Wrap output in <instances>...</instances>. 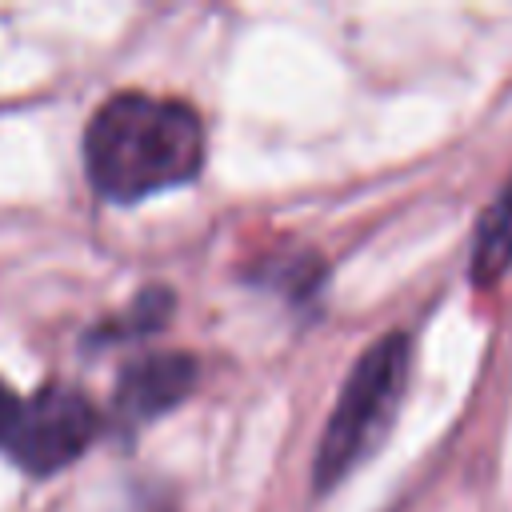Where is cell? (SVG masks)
Returning <instances> with one entry per match:
<instances>
[{
	"mask_svg": "<svg viewBox=\"0 0 512 512\" xmlns=\"http://www.w3.org/2000/svg\"><path fill=\"white\" fill-rule=\"evenodd\" d=\"M204 128L180 100L124 92L112 96L84 132L88 180L108 200H140L200 172Z\"/></svg>",
	"mask_w": 512,
	"mask_h": 512,
	"instance_id": "1",
	"label": "cell"
},
{
	"mask_svg": "<svg viewBox=\"0 0 512 512\" xmlns=\"http://www.w3.org/2000/svg\"><path fill=\"white\" fill-rule=\"evenodd\" d=\"M408 336L392 332L380 344H372L360 364L352 368L332 420L324 428L320 452H316V488H332L340 484L372 448L376 440L388 432L392 412L404 396V380H408Z\"/></svg>",
	"mask_w": 512,
	"mask_h": 512,
	"instance_id": "2",
	"label": "cell"
},
{
	"mask_svg": "<svg viewBox=\"0 0 512 512\" xmlns=\"http://www.w3.org/2000/svg\"><path fill=\"white\" fill-rule=\"evenodd\" d=\"M96 428H100L96 408L80 392L44 388L40 396H32L20 408V420L8 436V448L20 460V468L44 476V472L72 464L92 444Z\"/></svg>",
	"mask_w": 512,
	"mask_h": 512,
	"instance_id": "3",
	"label": "cell"
},
{
	"mask_svg": "<svg viewBox=\"0 0 512 512\" xmlns=\"http://www.w3.org/2000/svg\"><path fill=\"white\" fill-rule=\"evenodd\" d=\"M196 384V360L184 352H160V356H140L136 364L124 368L120 388H116V408L128 420H152L176 400H184Z\"/></svg>",
	"mask_w": 512,
	"mask_h": 512,
	"instance_id": "4",
	"label": "cell"
},
{
	"mask_svg": "<svg viewBox=\"0 0 512 512\" xmlns=\"http://www.w3.org/2000/svg\"><path fill=\"white\" fill-rule=\"evenodd\" d=\"M512 268V180L480 216L476 244H472V280L484 288Z\"/></svg>",
	"mask_w": 512,
	"mask_h": 512,
	"instance_id": "5",
	"label": "cell"
},
{
	"mask_svg": "<svg viewBox=\"0 0 512 512\" xmlns=\"http://www.w3.org/2000/svg\"><path fill=\"white\" fill-rule=\"evenodd\" d=\"M16 420H20V404H16V396L0 384V440H8V436H12Z\"/></svg>",
	"mask_w": 512,
	"mask_h": 512,
	"instance_id": "6",
	"label": "cell"
}]
</instances>
